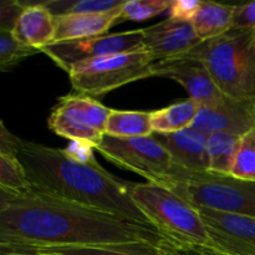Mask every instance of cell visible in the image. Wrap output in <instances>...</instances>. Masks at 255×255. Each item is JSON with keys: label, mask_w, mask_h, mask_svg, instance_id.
<instances>
[{"label": "cell", "mask_w": 255, "mask_h": 255, "mask_svg": "<svg viewBox=\"0 0 255 255\" xmlns=\"http://www.w3.org/2000/svg\"><path fill=\"white\" fill-rule=\"evenodd\" d=\"M232 30L253 31L255 30V1L234 6L232 17Z\"/></svg>", "instance_id": "4316f807"}, {"label": "cell", "mask_w": 255, "mask_h": 255, "mask_svg": "<svg viewBox=\"0 0 255 255\" xmlns=\"http://www.w3.org/2000/svg\"><path fill=\"white\" fill-rule=\"evenodd\" d=\"M242 137L227 132H214L208 136L207 154L208 172L231 174Z\"/></svg>", "instance_id": "44dd1931"}, {"label": "cell", "mask_w": 255, "mask_h": 255, "mask_svg": "<svg viewBox=\"0 0 255 255\" xmlns=\"http://www.w3.org/2000/svg\"><path fill=\"white\" fill-rule=\"evenodd\" d=\"M233 10L234 6L231 5L201 1L191 21L198 39L201 41H207L231 31Z\"/></svg>", "instance_id": "ac0fdd59"}, {"label": "cell", "mask_w": 255, "mask_h": 255, "mask_svg": "<svg viewBox=\"0 0 255 255\" xmlns=\"http://www.w3.org/2000/svg\"><path fill=\"white\" fill-rule=\"evenodd\" d=\"M24 10L17 17L12 35L21 45L41 52L55 40V16L37 1H22Z\"/></svg>", "instance_id": "5bb4252c"}, {"label": "cell", "mask_w": 255, "mask_h": 255, "mask_svg": "<svg viewBox=\"0 0 255 255\" xmlns=\"http://www.w3.org/2000/svg\"><path fill=\"white\" fill-rule=\"evenodd\" d=\"M152 76L166 77L181 84L189 99L199 106L211 104L223 95L214 85L206 65L188 55L154 62Z\"/></svg>", "instance_id": "8fae6325"}, {"label": "cell", "mask_w": 255, "mask_h": 255, "mask_svg": "<svg viewBox=\"0 0 255 255\" xmlns=\"http://www.w3.org/2000/svg\"><path fill=\"white\" fill-rule=\"evenodd\" d=\"M169 242L151 226L35 192L16 197L0 213V249L7 253L44 247H163Z\"/></svg>", "instance_id": "6da1fadb"}, {"label": "cell", "mask_w": 255, "mask_h": 255, "mask_svg": "<svg viewBox=\"0 0 255 255\" xmlns=\"http://www.w3.org/2000/svg\"><path fill=\"white\" fill-rule=\"evenodd\" d=\"M141 50H146L143 29L72 41L52 42L41 49V52L49 56L60 69L69 74L72 66L80 62Z\"/></svg>", "instance_id": "9c48e42d"}, {"label": "cell", "mask_w": 255, "mask_h": 255, "mask_svg": "<svg viewBox=\"0 0 255 255\" xmlns=\"http://www.w3.org/2000/svg\"><path fill=\"white\" fill-rule=\"evenodd\" d=\"M24 10L22 1L0 0V31H12L17 17Z\"/></svg>", "instance_id": "83f0119b"}, {"label": "cell", "mask_w": 255, "mask_h": 255, "mask_svg": "<svg viewBox=\"0 0 255 255\" xmlns=\"http://www.w3.org/2000/svg\"><path fill=\"white\" fill-rule=\"evenodd\" d=\"M199 105L191 99L176 102L152 112L153 133H176L189 128L198 114Z\"/></svg>", "instance_id": "ffe728a7"}, {"label": "cell", "mask_w": 255, "mask_h": 255, "mask_svg": "<svg viewBox=\"0 0 255 255\" xmlns=\"http://www.w3.org/2000/svg\"><path fill=\"white\" fill-rule=\"evenodd\" d=\"M0 188L16 196H24L32 192L17 159L2 152H0Z\"/></svg>", "instance_id": "603a6c76"}, {"label": "cell", "mask_w": 255, "mask_h": 255, "mask_svg": "<svg viewBox=\"0 0 255 255\" xmlns=\"http://www.w3.org/2000/svg\"><path fill=\"white\" fill-rule=\"evenodd\" d=\"M198 251L201 252L202 255H228V254L221 253V252L213 251V249H209V248H198Z\"/></svg>", "instance_id": "1f68e13d"}, {"label": "cell", "mask_w": 255, "mask_h": 255, "mask_svg": "<svg viewBox=\"0 0 255 255\" xmlns=\"http://www.w3.org/2000/svg\"><path fill=\"white\" fill-rule=\"evenodd\" d=\"M12 255H39V254H12Z\"/></svg>", "instance_id": "836d02e7"}, {"label": "cell", "mask_w": 255, "mask_h": 255, "mask_svg": "<svg viewBox=\"0 0 255 255\" xmlns=\"http://www.w3.org/2000/svg\"><path fill=\"white\" fill-rule=\"evenodd\" d=\"M105 134L116 138L152 136V112L111 110L107 117Z\"/></svg>", "instance_id": "d6986e66"}, {"label": "cell", "mask_w": 255, "mask_h": 255, "mask_svg": "<svg viewBox=\"0 0 255 255\" xmlns=\"http://www.w3.org/2000/svg\"><path fill=\"white\" fill-rule=\"evenodd\" d=\"M132 198L149 223L176 244L211 248L208 229L198 211L161 184L134 183Z\"/></svg>", "instance_id": "5b68a950"}, {"label": "cell", "mask_w": 255, "mask_h": 255, "mask_svg": "<svg viewBox=\"0 0 255 255\" xmlns=\"http://www.w3.org/2000/svg\"><path fill=\"white\" fill-rule=\"evenodd\" d=\"M16 159L35 193L153 227L132 198L134 183L116 178L105 171L96 159L77 161L65 149L24 139Z\"/></svg>", "instance_id": "7a4b0ae2"}, {"label": "cell", "mask_w": 255, "mask_h": 255, "mask_svg": "<svg viewBox=\"0 0 255 255\" xmlns=\"http://www.w3.org/2000/svg\"><path fill=\"white\" fill-rule=\"evenodd\" d=\"M161 186L171 189L196 209L255 218V182L242 181L231 174L191 172L176 166Z\"/></svg>", "instance_id": "277c9868"}, {"label": "cell", "mask_w": 255, "mask_h": 255, "mask_svg": "<svg viewBox=\"0 0 255 255\" xmlns=\"http://www.w3.org/2000/svg\"><path fill=\"white\" fill-rule=\"evenodd\" d=\"M206 65L217 89L237 100H255V39L253 31H234L202 41L189 51Z\"/></svg>", "instance_id": "3957f363"}, {"label": "cell", "mask_w": 255, "mask_h": 255, "mask_svg": "<svg viewBox=\"0 0 255 255\" xmlns=\"http://www.w3.org/2000/svg\"><path fill=\"white\" fill-rule=\"evenodd\" d=\"M21 143V138L12 134L4 122L0 120V152H2L6 156L11 157V158L16 159L17 151H19V146Z\"/></svg>", "instance_id": "f546056e"}, {"label": "cell", "mask_w": 255, "mask_h": 255, "mask_svg": "<svg viewBox=\"0 0 255 255\" xmlns=\"http://www.w3.org/2000/svg\"><path fill=\"white\" fill-rule=\"evenodd\" d=\"M121 7H117L109 12L55 16L56 30H55L54 42L72 41V40L106 35L107 30L116 25Z\"/></svg>", "instance_id": "9a60e30c"}, {"label": "cell", "mask_w": 255, "mask_h": 255, "mask_svg": "<svg viewBox=\"0 0 255 255\" xmlns=\"http://www.w3.org/2000/svg\"><path fill=\"white\" fill-rule=\"evenodd\" d=\"M37 52L39 50L20 44L11 31H0V72L15 69L20 62Z\"/></svg>", "instance_id": "484cf974"}, {"label": "cell", "mask_w": 255, "mask_h": 255, "mask_svg": "<svg viewBox=\"0 0 255 255\" xmlns=\"http://www.w3.org/2000/svg\"><path fill=\"white\" fill-rule=\"evenodd\" d=\"M126 0H45L37 1L54 16L109 12L122 6Z\"/></svg>", "instance_id": "7402d4cb"}, {"label": "cell", "mask_w": 255, "mask_h": 255, "mask_svg": "<svg viewBox=\"0 0 255 255\" xmlns=\"http://www.w3.org/2000/svg\"><path fill=\"white\" fill-rule=\"evenodd\" d=\"M171 0H126L116 25L124 21H144L168 11Z\"/></svg>", "instance_id": "cb8c5ba5"}, {"label": "cell", "mask_w": 255, "mask_h": 255, "mask_svg": "<svg viewBox=\"0 0 255 255\" xmlns=\"http://www.w3.org/2000/svg\"><path fill=\"white\" fill-rule=\"evenodd\" d=\"M0 255H12V254H10V253H7V252H5V251H2V249H0Z\"/></svg>", "instance_id": "d6a6232c"}, {"label": "cell", "mask_w": 255, "mask_h": 255, "mask_svg": "<svg viewBox=\"0 0 255 255\" xmlns=\"http://www.w3.org/2000/svg\"><path fill=\"white\" fill-rule=\"evenodd\" d=\"M143 31L144 46L152 54L154 62L183 56L202 42L191 22L172 17L143 29Z\"/></svg>", "instance_id": "7c38bea8"}, {"label": "cell", "mask_w": 255, "mask_h": 255, "mask_svg": "<svg viewBox=\"0 0 255 255\" xmlns=\"http://www.w3.org/2000/svg\"><path fill=\"white\" fill-rule=\"evenodd\" d=\"M254 39H255V30H254Z\"/></svg>", "instance_id": "e575fe53"}, {"label": "cell", "mask_w": 255, "mask_h": 255, "mask_svg": "<svg viewBox=\"0 0 255 255\" xmlns=\"http://www.w3.org/2000/svg\"><path fill=\"white\" fill-rule=\"evenodd\" d=\"M201 1L199 0H172L169 5V14L172 19L179 21L191 22L198 10Z\"/></svg>", "instance_id": "f1b7e54d"}, {"label": "cell", "mask_w": 255, "mask_h": 255, "mask_svg": "<svg viewBox=\"0 0 255 255\" xmlns=\"http://www.w3.org/2000/svg\"><path fill=\"white\" fill-rule=\"evenodd\" d=\"M95 149L111 163L134 172L151 183L162 184L176 167L153 134L136 138H116L105 134Z\"/></svg>", "instance_id": "52a82bcc"}, {"label": "cell", "mask_w": 255, "mask_h": 255, "mask_svg": "<svg viewBox=\"0 0 255 255\" xmlns=\"http://www.w3.org/2000/svg\"><path fill=\"white\" fill-rule=\"evenodd\" d=\"M16 197V194H12L10 193V192L7 191H4V189L0 188V213H1L2 211H4L5 208H6L7 206H9L10 203H11L12 201H14Z\"/></svg>", "instance_id": "4dcf8cb0"}, {"label": "cell", "mask_w": 255, "mask_h": 255, "mask_svg": "<svg viewBox=\"0 0 255 255\" xmlns=\"http://www.w3.org/2000/svg\"><path fill=\"white\" fill-rule=\"evenodd\" d=\"M164 246L128 244L114 247H44V248L16 249L10 254L39 255H166Z\"/></svg>", "instance_id": "e0dca14e"}, {"label": "cell", "mask_w": 255, "mask_h": 255, "mask_svg": "<svg viewBox=\"0 0 255 255\" xmlns=\"http://www.w3.org/2000/svg\"><path fill=\"white\" fill-rule=\"evenodd\" d=\"M154 59L147 50L110 55L72 66L69 77L77 94L104 96L119 87L152 77Z\"/></svg>", "instance_id": "8992f818"}, {"label": "cell", "mask_w": 255, "mask_h": 255, "mask_svg": "<svg viewBox=\"0 0 255 255\" xmlns=\"http://www.w3.org/2000/svg\"><path fill=\"white\" fill-rule=\"evenodd\" d=\"M191 127L207 136L227 132L243 137L255 128V100H237L222 95L216 101L199 106Z\"/></svg>", "instance_id": "30bf717a"}, {"label": "cell", "mask_w": 255, "mask_h": 255, "mask_svg": "<svg viewBox=\"0 0 255 255\" xmlns=\"http://www.w3.org/2000/svg\"><path fill=\"white\" fill-rule=\"evenodd\" d=\"M111 110L90 96L66 95L60 97L54 106L47 125L57 136L96 148L105 136Z\"/></svg>", "instance_id": "ba28073f"}, {"label": "cell", "mask_w": 255, "mask_h": 255, "mask_svg": "<svg viewBox=\"0 0 255 255\" xmlns=\"http://www.w3.org/2000/svg\"><path fill=\"white\" fill-rule=\"evenodd\" d=\"M153 137L166 148L177 167L191 172H208L207 134L189 127L176 133H153Z\"/></svg>", "instance_id": "4fadbf2b"}, {"label": "cell", "mask_w": 255, "mask_h": 255, "mask_svg": "<svg viewBox=\"0 0 255 255\" xmlns=\"http://www.w3.org/2000/svg\"><path fill=\"white\" fill-rule=\"evenodd\" d=\"M231 176L242 181L255 182V128L241 138Z\"/></svg>", "instance_id": "d4e9b609"}, {"label": "cell", "mask_w": 255, "mask_h": 255, "mask_svg": "<svg viewBox=\"0 0 255 255\" xmlns=\"http://www.w3.org/2000/svg\"><path fill=\"white\" fill-rule=\"evenodd\" d=\"M208 228L255 248V218L242 214L224 213L212 209H197Z\"/></svg>", "instance_id": "2e32d148"}]
</instances>
